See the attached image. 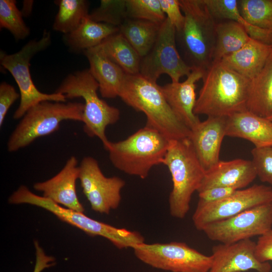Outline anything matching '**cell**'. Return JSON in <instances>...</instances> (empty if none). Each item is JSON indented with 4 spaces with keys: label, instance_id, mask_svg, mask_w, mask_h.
I'll use <instances>...</instances> for the list:
<instances>
[{
    "label": "cell",
    "instance_id": "d6a6232c",
    "mask_svg": "<svg viewBox=\"0 0 272 272\" xmlns=\"http://www.w3.org/2000/svg\"><path fill=\"white\" fill-rule=\"evenodd\" d=\"M89 17L96 22L119 27L127 18L126 0H101L100 6Z\"/></svg>",
    "mask_w": 272,
    "mask_h": 272
},
{
    "label": "cell",
    "instance_id": "ffe728a7",
    "mask_svg": "<svg viewBox=\"0 0 272 272\" xmlns=\"http://www.w3.org/2000/svg\"><path fill=\"white\" fill-rule=\"evenodd\" d=\"M226 136L247 140L254 148L272 146V121L248 110L226 117Z\"/></svg>",
    "mask_w": 272,
    "mask_h": 272
},
{
    "label": "cell",
    "instance_id": "484cf974",
    "mask_svg": "<svg viewBox=\"0 0 272 272\" xmlns=\"http://www.w3.org/2000/svg\"><path fill=\"white\" fill-rule=\"evenodd\" d=\"M209 11L216 18L232 20L240 24L250 38L272 46V31L254 26L241 15L236 0H203Z\"/></svg>",
    "mask_w": 272,
    "mask_h": 272
},
{
    "label": "cell",
    "instance_id": "1f68e13d",
    "mask_svg": "<svg viewBox=\"0 0 272 272\" xmlns=\"http://www.w3.org/2000/svg\"><path fill=\"white\" fill-rule=\"evenodd\" d=\"M127 18L162 24L167 17L159 0H126Z\"/></svg>",
    "mask_w": 272,
    "mask_h": 272
},
{
    "label": "cell",
    "instance_id": "4316f807",
    "mask_svg": "<svg viewBox=\"0 0 272 272\" xmlns=\"http://www.w3.org/2000/svg\"><path fill=\"white\" fill-rule=\"evenodd\" d=\"M161 25L148 21L127 18L119 27V32L142 58L154 45Z\"/></svg>",
    "mask_w": 272,
    "mask_h": 272
},
{
    "label": "cell",
    "instance_id": "5bb4252c",
    "mask_svg": "<svg viewBox=\"0 0 272 272\" xmlns=\"http://www.w3.org/2000/svg\"><path fill=\"white\" fill-rule=\"evenodd\" d=\"M79 179L93 210L108 214L119 207L125 181L117 176H105L95 159L87 156L82 160L79 165Z\"/></svg>",
    "mask_w": 272,
    "mask_h": 272
},
{
    "label": "cell",
    "instance_id": "7c38bea8",
    "mask_svg": "<svg viewBox=\"0 0 272 272\" xmlns=\"http://www.w3.org/2000/svg\"><path fill=\"white\" fill-rule=\"evenodd\" d=\"M272 202V188L254 184L236 190L230 196L219 201L198 202L192 220L195 228L202 231L208 225L236 216L253 208Z\"/></svg>",
    "mask_w": 272,
    "mask_h": 272
},
{
    "label": "cell",
    "instance_id": "836d02e7",
    "mask_svg": "<svg viewBox=\"0 0 272 272\" xmlns=\"http://www.w3.org/2000/svg\"><path fill=\"white\" fill-rule=\"evenodd\" d=\"M251 153L257 177L261 182L272 185V146L254 148Z\"/></svg>",
    "mask_w": 272,
    "mask_h": 272
},
{
    "label": "cell",
    "instance_id": "f546056e",
    "mask_svg": "<svg viewBox=\"0 0 272 272\" xmlns=\"http://www.w3.org/2000/svg\"><path fill=\"white\" fill-rule=\"evenodd\" d=\"M239 9L244 19L258 28L272 31V0H242Z\"/></svg>",
    "mask_w": 272,
    "mask_h": 272
},
{
    "label": "cell",
    "instance_id": "44dd1931",
    "mask_svg": "<svg viewBox=\"0 0 272 272\" xmlns=\"http://www.w3.org/2000/svg\"><path fill=\"white\" fill-rule=\"evenodd\" d=\"M87 58L89 71L99 85L102 97L114 98L119 96L125 73L97 46L83 51Z\"/></svg>",
    "mask_w": 272,
    "mask_h": 272
},
{
    "label": "cell",
    "instance_id": "7a4b0ae2",
    "mask_svg": "<svg viewBox=\"0 0 272 272\" xmlns=\"http://www.w3.org/2000/svg\"><path fill=\"white\" fill-rule=\"evenodd\" d=\"M194 113L198 116L228 117L247 109L251 80L221 61L206 70Z\"/></svg>",
    "mask_w": 272,
    "mask_h": 272
},
{
    "label": "cell",
    "instance_id": "9a60e30c",
    "mask_svg": "<svg viewBox=\"0 0 272 272\" xmlns=\"http://www.w3.org/2000/svg\"><path fill=\"white\" fill-rule=\"evenodd\" d=\"M256 242L251 239L220 243L212 248V264L208 272H242L255 270L270 272L268 262H262L255 254Z\"/></svg>",
    "mask_w": 272,
    "mask_h": 272
},
{
    "label": "cell",
    "instance_id": "4fadbf2b",
    "mask_svg": "<svg viewBox=\"0 0 272 272\" xmlns=\"http://www.w3.org/2000/svg\"><path fill=\"white\" fill-rule=\"evenodd\" d=\"M272 229V202L245 211L230 218L215 222L202 230L208 238L229 244L261 236Z\"/></svg>",
    "mask_w": 272,
    "mask_h": 272
},
{
    "label": "cell",
    "instance_id": "8d00e7d4",
    "mask_svg": "<svg viewBox=\"0 0 272 272\" xmlns=\"http://www.w3.org/2000/svg\"><path fill=\"white\" fill-rule=\"evenodd\" d=\"M255 254L260 262L272 260V229L259 236L256 242Z\"/></svg>",
    "mask_w": 272,
    "mask_h": 272
},
{
    "label": "cell",
    "instance_id": "4dcf8cb0",
    "mask_svg": "<svg viewBox=\"0 0 272 272\" xmlns=\"http://www.w3.org/2000/svg\"><path fill=\"white\" fill-rule=\"evenodd\" d=\"M23 17L16 1H0V27L9 30L17 40L25 39L30 32Z\"/></svg>",
    "mask_w": 272,
    "mask_h": 272
},
{
    "label": "cell",
    "instance_id": "7402d4cb",
    "mask_svg": "<svg viewBox=\"0 0 272 272\" xmlns=\"http://www.w3.org/2000/svg\"><path fill=\"white\" fill-rule=\"evenodd\" d=\"M272 46L250 38L240 49L220 61L227 66L252 80L264 66Z\"/></svg>",
    "mask_w": 272,
    "mask_h": 272
},
{
    "label": "cell",
    "instance_id": "ac0fdd59",
    "mask_svg": "<svg viewBox=\"0 0 272 272\" xmlns=\"http://www.w3.org/2000/svg\"><path fill=\"white\" fill-rule=\"evenodd\" d=\"M206 71L194 68L182 82L167 84L161 86L163 94L178 118L192 129L200 120L194 113L196 101V83L205 76Z\"/></svg>",
    "mask_w": 272,
    "mask_h": 272
},
{
    "label": "cell",
    "instance_id": "d6986e66",
    "mask_svg": "<svg viewBox=\"0 0 272 272\" xmlns=\"http://www.w3.org/2000/svg\"><path fill=\"white\" fill-rule=\"evenodd\" d=\"M257 177L251 160L236 159L220 160L206 171L197 192L215 187H231L235 189L246 188Z\"/></svg>",
    "mask_w": 272,
    "mask_h": 272
},
{
    "label": "cell",
    "instance_id": "d590c367",
    "mask_svg": "<svg viewBox=\"0 0 272 272\" xmlns=\"http://www.w3.org/2000/svg\"><path fill=\"white\" fill-rule=\"evenodd\" d=\"M19 94L11 85L7 82L0 84V126L4 123L8 111L12 105L19 98Z\"/></svg>",
    "mask_w": 272,
    "mask_h": 272
},
{
    "label": "cell",
    "instance_id": "83f0119b",
    "mask_svg": "<svg viewBox=\"0 0 272 272\" xmlns=\"http://www.w3.org/2000/svg\"><path fill=\"white\" fill-rule=\"evenodd\" d=\"M250 38L244 28L235 21L226 20L218 23L213 61H220L238 50Z\"/></svg>",
    "mask_w": 272,
    "mask_h": 272
},
{
    "label": "cell",
    "instance_id": "f1b7e54d",
    "mask_svg": "<svg viewBox=\"0 0 272 272\" xmlns=\"http://www.w3.org/2000/svg\"><path fill=\"white\" fill-rule=\"evenodd\" d=\"M58 6L52 28L65 34L75 30L89 15V3L85 0H59L55 2Z\"/></svg>",
    "mask_w": 272,
    "mask_h": 272
},
{
    "label": "cell",
    "instance_id": "cb8c5ba5",
    "mask_svg": "<svg viewBox=\"0 0 272 272\" xmlns=\"http://www.w3.org/2000/svg\"><path fill=\"white\" fill-rule=\"evenodd\" d=\"M119 32V27L96 22L89 15L72 32L65 34V41L72 49L83 51L100 45L110 35Z\"/></svg>",
    "mask_w": 272,
    "mask_h": 272
},
{
    "label": "cell",
    "instance_id": "f35d334b",
    "mask_svg": "<svg viewBox=\"0 0 272 272\" xmlns=\"http://www.w3.org/2000/svg\"><path fill=\"white\" fill-rule=\"evenodd\" d=\"M34 245L36 249V262L33 272H41L45 268L55 264V258L47 255L37 241H34Z\"/></svg>",
    "mask_w": 272,
    "mask_h": 272
},
{
    "label": "cell",
    "instance_id": "2e32d148",
    "mask_svg": "<svg viewBox=\"0 0 272 272\" xmlns=\"http://www.w3.org/2000/svg\"><path fill=\"white\" fill-rule=\"evenodd\" d=\"M226 117H208L190 129L188 139L206 171L220 160L221 147L226 136Z\"/></svg>",
    "mask_w": 272,
    "mask_h": 272
},
{
    "label": "cell",
    "instance_id": "60d3db41",
    "mask_svg": "<svg viewBox=\"0 0 272 272\" xmlns=\"http://www.w3.org/2000/svg\"><path fill=\"white\" fill-rule=\"evenodd\" d=\"M267 118L269 120L272 121V115H270V116L267 117Z\"/></svg>",
    "mask_w": 272,
    "mask_h": 272
},
{
    "label": "cell",
    "instance_id": "8992f818",
    "mask_svg": "<svg viewBox=\"0 0 272 272\" xmlns=\"http://www.w3.org/2000/svg\"><path fill=\"white\" fill-rule=\"evenodd\" d=\"M98 89V82L88 69L67 76L55 92L63 94L66 99L83 98L85 101L82 121L84 131L90 137H97L105 149L110 142L106 136L105 129L118 121L120 114L118 108L99 98Z\"/></svg>",
    "mask_w": 272,
    "mask_h": 272
},
{
    "label": "cell",
    "instance_id": "277c9868",
    "mask_svg": "<svg viewBox=\"0 0 272 272\" xmlns=\"http://www.w3.org/2000/svg\"><path fill=\"white\" fill-rule=\"evenodd\" d=\"M170 142L158 131L145 126L125 140L109 142L105 149L116 169L145 179L153 167L163 164Z\"/></svg>",
    "mask_w": 272,
    "mask_h": 272
},
{
    "label": "cell",
    "instance_id": "5b68a950",
    "mask_svg": "<svg viewBox=\"0 0 272 272\" xmlns=\"http://www.w3.org/2000/svg\"><path fill=\"white\" fill-rule=\"evenodd\" d=\"M163 164L171 174L172 189L169 197L171 215L184 218L190 210L192 194L197 191L206 171L188 138L171 141Z\"/></svg>",
    "mask_w": 272,
    "mask_h": 272
},
{
    "label": "cell",
    "instance_id": "3957f363",
    "mask_svg": "<svg viewBox=\"0 0 272 272\" xmlns=\"http://www.w3.org/2000/svg\"><path fill=\"white\" fill-rule=\"evenodd\" d=\"M185 17L182 30L176 31L182 58L192 69L206 71L213 62L217 23L203 0H180Z\"/></svg>",
    "mask_w": 272,
    "mask_h": 272
},
{
    "label": "cell",
    "instance_id": "8fae6325",
    "mask_svg": "<svg viewBox=\"0 0 272 272\" xmlns=\"http://www.w3.org/2000/svg\"><path fill=\"white\" fill-rule=\"evenodd\" d=\"M192 69L182 58L177 48L176 30L166 18L161 25L157 39L150 51L141 58L139 74L157 82L159 77L166 74L172 82H179L187 77Z\"/></svg>",
    "mask_w": 272,
    "mask_h": 272
},
{
    "label": "cell",
    "instance_id": "603a6c76",
    "mask_svg": "<svg viewBox=\"0 0 272 272\" xmlns=\"http://www.w3.org/2000/svg\"><path fill=\"white\" fill-rule=\"evenodd\" d=\"M247 109L263 117L272 115V51L262 69L251 80Z\"/></svg>",
    "mask_w": 272,
    "mask_h": 272
},
{
    "label": "cell",
    "instance_id": "d4e9b609",
    "mask_svg": "<svg viewBox=\"0 0 272 272\" xmlns=\"http://www.w3.org/2000/svg\"><path fill=\"white\" fill-rule=\"evenodd\" d=\"M97 47L125 74H139L141 57L119 32L106 38Z\"/></svg>",
    "mask_w": 272,
    "mask_h": 272
},
{
    "label": "cell",
    "instance_id": "52a82bcc",
    "mask_svg": "<svg viewBox=\"0 0 272 272\" xmlns=\"http://www.w3.org/2000/svg\"><path fill=\"white\" fill-rule=\"evenodd\" d=\"M12 204L27 203L42 208L59 219L83 231L90 236H100L109 240L119 249L133 248L145 242L144 236L137 231L118 228L94 220L83 212L69 209L43 196L34 194L28 187L21 185L10 196Z\"/></svg>",
    "mask_w": 272,
    "mask_h": 272
},
{
    "label": "cell",
    "instance_id": "9c48e42d",
    "mask_svg": "<svg viewBox=\"0 0 272 272\" xmlns=\"http://www.w3.org/2000/svg\"><path fill=\"white\" fill-rule=\"evenodd\" d=\"M50 43V33L44 31L39 40L29 41L16 53L8 54L1 51V64L12 74L20 91V102L13 114L14 119L22 118L30 108L42 101L66 102V99L62 94L40 92L31 77L29 67L31 58L46 49Z\"/></svg>",
    "mask_w": 272,
    "mask_h": 272
},
{
    "label": "cell",
    "instance_id": "e0dca14e",
    "mask_svg": "<svg viewBox=\"0 0 272 272\" xmlns=\"http://www.w3.org/2000/svg\"><path fill=\"white\" fill-rule=\"evenodd\" d=\"M79 177V165L75 156H71L62 169L54 176L37 182L33 188L42 192L43 196L64 208L80 212L85 209L76 191V181Z\"/></svg>",
    "mask_w": 272,
    "mask_h": 272
},
{
    "label": "cell",
    "instance_id": "e575fe53",
    "mask_svg": "<svg viewBox=\"0 0 272 272\" xmlns=\"http://www.w3.org/2000/svg\"><path fill=\"white\" fill-rule=\"evenodd\" d=\"M163 13L175 28L180 31L184 24L185 17L182 13L178 0H159Z\"/></svg>",
    "mask_w": 272,
    "mask_h": 272
},
{
    "label": "cell",
    "instance_id": "ab89813d",
    "mask_svg": "<svg viewBox=\"0 0 272 272\" xmlns=\"http://www.w3.org/2000/svg\"><path fill=\"white\" fill-rule=\"evenodd\" d=\"M34 1L31 0H25L23 1V6L21 12L23 17H28L30 15Z\"/></svg>",
    "mask_w": 272,
    "mask_h": 272
},
{
    "label": "cell",
    "instance_id": "ba28073f",
    "mask_svg": "<svg viewBox=\"0 0 272 272\" xmlns=\"http://www.w3.org/2000/svg\"><path fill=\"white\" fill-rule=\"evenodd\" d=\"M84 104L45 101L30 108L11 134L7 149L9 152L24 148L38 138L58 130L61 121H83Z\"/></svg>",
    "mask_w": 272,
    "mask_h": 272
},
{
    "label": "cell",
    "instance_id": "6da1fadb",
    "mask_svg": "<svg viewBox=\"0 0 272 272\" xmlns=\"http://www.w3.org/2000/svg\"><path fill=\"white\" fill-rule=\"evenodd\" d=\"M118 96L127 105L145 114L146 126L169 140L189 138L190 129L173 112L157 82L140 74H125Z\"/></svg>",
    "mask_w": 272,
    "mask_h": 272
},
{
    "label": "cell",
    "instance_id": "74e56055",
    "mask_svg": "<svg viewBox=\"0 0 272 272\" xmlns=\"http://www.w3.org/2000/svg\"><path fill=\"white\" fill-rule=\"evenodd\" d=\"M238 189L226 187H215L199 192L198 202L209 203L223 199Z\"/></svg>",
    "mask_w": 272,
    "mask_h": 272
},
{
    "label": "cell",
    "instance_id": "30bf717a",
    "mask_svg": "<svg viewBox=\"0 0 272 272\" xmlns=\"http://www.w3.org/2000/svg\"><path fill=\"white\" fill-rule=\"evenodd\" d=\"M136 257L154 268L171 272H208L212 256H207L184 242L147 244L133 248Z\"/></svg>",
    "mask_w": 272,
    "mask_h": 272
}]
</instances>
